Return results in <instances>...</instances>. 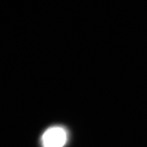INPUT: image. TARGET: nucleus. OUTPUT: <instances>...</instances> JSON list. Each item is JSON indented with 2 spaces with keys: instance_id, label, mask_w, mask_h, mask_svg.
Returning <instances> with one entry per match:
<instances>
[{
  "instance_id": "f257e3e1",
  "label": "nucleus",
  "mask_w": 147,
  "mask_h": 147,
  "mask_svg": "<svg viewBox=\"0 0 147 147\" xmlns=\"http://www.w3.org/2000/svg\"><path fill=\"white\" fill-rule=\"evenodd\" d=\"M67 134L65 129L61 126L48 128L41 137L42 147H63L66 144Z\"/></svg>"
}]
</instances>
